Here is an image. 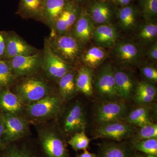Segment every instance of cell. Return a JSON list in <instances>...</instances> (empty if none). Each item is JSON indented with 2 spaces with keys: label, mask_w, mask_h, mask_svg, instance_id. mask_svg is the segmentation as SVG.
Instances as JSON below:
<instances>
[{
  "label": "cell",
  "mask_w": 157,
  "mask_h": 157,
  "mask_svg": "<svg viewBox=\"0 0 157 157\" xmlns=\"http://www.w3.org/2000/svg\"><path fill=\"white\" fill-rule=\"evenodd\" d=\"M59 94L51 93L43 99L25 106L22 117L29 122L38 124L58 118L64 109Z\"/></svg>",
  "instance_id": "obj_1"
},
{
  "label": "cell",
  "mask_w": 157,
  "mask_h": 157,
  "mask_svg": "<svg viewBox=\"0 0 157 157\" xmlns=\"http://www.w3.org/2000/svg\"><path fill=\"white\" fill-rule=\"evenodd\" d=\"M45 41L56 55L73 67L81 60L84 45L73 36L72 32L61 35L52 33Z\"/></svg>",
  "instance_id": "obj_2"
},
{
  "label": "cell",
  "mask_w": 157,
  "mask_h": 157,
  "mask_svg": "<svg viewBox=\"0 0 157 157\" xmlns=\"http://www.w3.org/2000/svg\"><path fill=\"white\" fill-rule=\"evenodd\" d=\"M38 137L43 151L47 157H69L64 140L53 125L38 124Z\"/></svg>",
  "instance_id": "obj_3"
},
{
  "label": "cell",
  "mask_w": 157,
  "mask_h": 157,
  "mask_svg": "<svg viewBox=\"0 0 157 157\" xmlns=\"http://www.w3.org/2000/svg\"><path fill=\"white\" fill-rule=\"evenodd\" d=\"M33 76L23 78L16 85L13 92L21 99L25 106L41 100L52 93L44 79Z\"/></svg>",
  "instance_id": "obj_4"
},
{
  "label": "cell",
  "mask_w": 157,
  "mask_h": 157,
  "mask_svg": "<svg viewBox=\"0 0 157 157\" xmlns=\"http://www.w3.org/2000/svg\"><path fill=\"white\" fill-rule=\"evenodd\" d=\"M146 49L133 40L118 41L112 48V56L119 64L136 67L144 64Z\"/></svg>",
  "instance_id": "obj_5"
},
{
  "label": "cell",
  "mask_w": 157,
  "mask_h": 157,
  "mask_svg": "<svg viewBox=\"0 0 157 157\" xmlns=\"http://www.w3.org/2000/svg\"><path fill=\"white\" fill-rule=\"evenodd\" d=\"M127 104L121 101H105L98 104L94 113V119L99 125L124 121L128 113Z\"/></svg>",
  "instance_id": "obj_6"
},
{
  "label": "cell",
  "mask_w": 157,
  "mask_h": 157,
  "mask_svg": "<svg viewBox=\"0 0 157 157\" xmlns=\"http://www.w3.org/2000/svg\"><path fill=\"white\" fill-rule=\"evenodd\" d=\"M4 124L2 141L5 146L25 137L28 133L30 123L22 116L0 113Z\"/></svg>",
  "instance_id": "obj_7"
},
{
  "label": "cell",
  "mask_w": 157,
  "mask_h": 157,
  "mask_svg": "<svg viewBox=\"0 0 157 157\" xmlns=\"http://www.w3.org/2000/svg\"><path fill=\"white\" fill-rule=\"evenodd\" d=\"M105 101L117 100L119 98L116 87L113 67L105 64L97 73L94 82V90Z\"/></svg>",
  "instance_id": "obj_8"
},
{
  "label": "cell",
  "mask_w": 157,
  "mask_h": 157,
  "mask_svg": "<svg viewBox=\"0 0 157 157\" xmlns=\"http://www.w3.org/2000/svg\"><path fill=\"white\" fill-rule=\"evenodd\" d=\"M63 114L62 128L65 134L73 135L77 132L85 131L87 120L84 107L81 102L73 103L62 113Z\"/></svg>",
  "instance_id": "obj_9"
},
{
  "label": "cell",
  "mask_w": 157,
  "mask_h": 157,
  "mask_svg": "<svg viewBox=\"0 0 157 157\" xmlns=\"http://www.w3.org/2000/svg\"><path fill=\"white\" fill-rule=\"evenodd\" d=\"M6 60L16 79L37 73L42 68V56L38 52L29 55L19 56Z\"/></svg>",
  "instance_id": "obj_10"
},
{
  "label": "cell",
  "mask_w": 157,
  "mask_h": 157,
  "mask_svg": "<svg viewBox=\"0 0 157 157\" xmlns=\"http://www.w3.org/2000/svg\"><path fill=\"white\" fill-rule=\"evenodd\" d=\"M42 68L47 77L56 82L74 69L73 66L56 55L46 41L42 55Z\"/></svg>",
  "instance_id": "obj_11"
},
{
  "label": "cell",
  "mask_w": 157,
  "mask_h": 157,
  "mask_svg": "<svg viewBox=\"0 0 157 157\" xmlns=\"http://www.w3.org/2000/svg\"><path fill=\"white\" fill-rule=\"evenodd\" d=\"M137 130L136 127L125 122H116L99 125L94 132V136L95 138H104L121 142L132 138Z\"/></svg>",
  "instance_id": "obj_12"
},
{
  "label": "cell",
  "mask_w": 157,
  "mask_h": 157,
  "mask_svg": "<svg viewBox=\"0 0 157 157\" xmlns=\"http://www.w3.org/2000/svg\"><path fill=\"white\" fill-rule=\"evenodd\" d=\"M113 67L119 98L129 100L133 98L137 83L134 73L124 68Z\"/></svg>",
  "instance_id": "obj_13"
},
{
  "label": "cell",
  "mask_w": 157,
  "mask_h": 157,
  "mask_svg": "<svg viewBox=\"0 0 157 157\" xmlns=\"http://www.w3.org/2000/svg\"><path fill=\"white\" fill-rule=\"evenodd\" d=\"M81 11V9L76 3L68 2L52 27V33L61 35L71 32Z\"/></svg>",
  "instance_id": "obj_14"
},
{
  "label": "cell",
  "mask_w": 157,
  "mask_h": 157,
  "mask_svg": "<svg viewBox=\"0 0 157 157\" xmlns=\"http://www.w3.org/2000/svg\"><path fill=\"white\" fill-rule=\"evenodd\" d=\"M6 49L2 59L8 60L19 56L29 55L36 53V50L17 34L4 35Z\"/></svg>",
  "instance_id": "obj_15"
},
{
  "label": "cell",
  "mask_w": 157,
  "mask_h": 157,
  "mask_svg": "<svg viewBox=\"0 0 157 157\" xmlns=\"http://www.w3.org/2000/svg\"><path fill=\"white\" fill-rule=\"evenodd\" d=\"M95 27V24L87 9H84L81 10L71 32L78 41L85 45L92 39Z\"/></svg>",
  "instance_id": "obj_16"
},
{
  "label": "cell",
  "mask_w": 157,
  "mask_h": 157,
  "mask_svg": "<svg viewBox=\"0 0 157 157\" xmlns=\"http://www.w3.org/2000/svg\"><path fill=\"white\" fill-rule=\"evenodd\" d=\"M144 21L133 32L132 40L146 49L157 42V23L156 19Z\"/></svg>",
  "instance_id": "obj_17"
},
{
  "label": "cell",
  "mask_w": 157,
  "mask_h": 157,
  "mask_svg": "<svg viewBox=\"0 0 157 157\" xmlns=\"http://www.w3.org/2000/svg\"><path fill=\"white\" fill-rule=\"evenodd\" d=\"M25 105L9 88L0 90V113L22 116Z\"/></svg>",
  "instance_id": "obj_18"
},
{
  "label": "cell",
  "mask_w": 157,
  "mask_h": 157,
  "mask_svg": "<svg viewBox=\"0 0 157 157\" xmlns=\"http://www.w3.org/2000/svg\"><path fill=\"white\" fill-rule=\"evenodd\" d=\"M118 31L111 24L96 27L93 38L97 46L104 48H112L118 41Z\"/></svg>",
  "instance_id": "obj_19"
},
{
  "label": "cell",
  "mask_w": 157,
  "mask_h": 157,
  "mask_svg": "<svg viewBox=\"0 0 157 157\" xmlns=\"http://www.w3.org/2000/svg\"><path fill=\"white\" fill-rule=\"evenodd\" d=\"M95 24L98 25L110 24L113 19V9L107 2L94 0L87 9Z\"/></svg>",
  "instance_id": "obj_20"
},
{
  "label": "cell",
  "mask_w": 157,
  "mask_h": 157,
  "mask_svg": "<svg viewBox=\"0 0 157 157\" xmlns=\"http://www.w3.org/2000/svg\"><path fill=\"white\" fill-rule=\"evenodd\" d=\"M135 149L126 142H104L99 145L98 157H134Z\"/></svg>",
  "instance_id": "obj_21"
},
{
  "label": "cell",
  "mask_w": 157,
  "mask_h": 157,
  "mask_svg": "<svg viewBox=\"0 0 157 157\" xmlns=\"http://www.w3.org/2000/svg\"><path fill=\"white\" fill-rule=\"evenodd\" d=\"M139 9L129 5L122 6L118 10L117 16L121 29L125 33L133 32L139 23Z\"/></svg>",
  "instance_id": "obj_22"
},
{
  "label": "cell",
  "mask_w": 157,
  "mask_h": 157,
  "mask_svg": "<svg viewBox=\"0 0 157 157\" xmlns=\"http://www.w3.org/2000/svg\"><path fill=\"white\" fill-rule=\"evenodd\" d=\"M94 69L86 66L80 67L76 72V86L78 92L86 97H91L94 93Z\"/></svg>",
  "instance_id": "obj_23"
},
{
  "label": "cell",
  "mask_w": 157,
  "mask_h": 157,
  "mask_svg": "<svg viewBox=\"0 0 157 157\" xmlns=\"http://www.w3.org/2000/svg\"><path fill=\"white\" fill-rule=\"evenodd\" d=\"M76 71L73 69L57 82L58 83L59 96L64 102L73 99L78 93L76 86Z\"/></svg>",
  "instance_id": "obj_24"
},
{
  "label": "cell",
  "mask_w": 157,
  "mask_h": 157,
  "mask_svg": "<svg viewBox=\"0 0 157 157\" xmlns=\"http://www.w3.org/2000/svg\"><path fill=\"white\" fill-rule=\"evenodd\" d=\"M157 93V88L154 83L144 80L137 82L133 98L137 104L147 105L155 99Z\"/></svg>",
  "instance_id": "obj_25"
},
{
  "label": "cell",
  "mask_w": 157,
  "mask_h": 157,
  "mask_svg": "<svg viewBox=\"0 0 157 157\" xmlns=\"http://www.w3.org/2000/svg\"><path fill=\"white\" fill-rule=\"evenodd\" d=\"M68 2L67 0H44L42 20L46 25L52 27Z\"/></svg>",
  "instance_id": "obj_26"
},
{
  "label": "cell",
  "mask_w": 157,
  "mask_h": 157,
  "mask_svg": "<svg viewBox=\"0 0 157 157\" xmlns=\"http://www.w3.org/2000/svg\"><path fill=\"white\" fill-rule=\"evenodd\" d=\"M107 52L105 48L98 46H93L83 52L81 61L84 66L93 69H97L105 61L107 56Z\"/></svg>",
  "instance_id": "obj_27"
},
{
  "label": "cell",
  "mask_w": 157,
  "mask_h": 157,
  "mask_svg": "<svg viewBox=\"0 0 157 157\" xmlns=\"http://www.w3.org/2000/svg\"><path fill=\"white\" fill-rule=\"evenodd\" d=\"M124 122L138 128L153 123L149 108L147 105H140L128 113Z\"/></svg>",
  "instance_id": "obj_28"
},
{
  "label": "cell",
  "mask_w": 157,
  "mask_h": 157,
  "mask_svg": "<svg viewBox=\"0 0 157 157\" xmlns=\"http://www.w3.org/2000/svg\"><path fill=\"white\" fill-rule=\"evenodd\" d=\"M44 0H21L20 11L22 16L43 19Z\"/></svg>",
  "instance_id": "obj_29"
},
{
  "label": "cell",
  "mask_w": 157,
  "mask_h": 157,
  "mask_svg": "<svg viewBox=\"0 0 157 157\" xmlns=\"http://www.w3.org/2000/svg\"><path fill=\"white\" fill-rule=\"evenodd\" d=\"M157 138V125L151 123L139 128L132 137V144L151 138Z\"/></svg>",
  "instance_id": "obj_30"
},
{
  "label": "cell",
  "mask_w": 157,
  "mask_h": 157,
  "mask_svg": "<svg viewBox=\"0 0 157 157\" xmlns=\"http://www.w3.org/2000/svg\"><path fill=\"white\" fill-rule=\"evenodd\" d=\"M140 14L144 20L156 19L157 0H139Z\"/></svg>",
  "instance_id": "obj_31"
},
{
  "label": "cell",
  "mask_w": 157,
  "mask_h": 157,
  "mask_svg": "<svg viewBox=\"0 0 157 157\" xmlns=\"http://www.w3.org/2000/svg\"><path fill=\"white\" fill-rule=\"evenodd\" d=\"M14 80L15 78L8 62L0 59V90L9 88Z\"/></svg>",
  "instance_id": "obj_32"
},
{
  "label": "cell",
  "mask_w": 157,
  "mask_h": 157,
  "mask_svg": "<svg viewBox=\"0 0 157 157\" xmlns=\"http://www.w3.org/2000/svg\"><path fill=\"white\" fill-rule=\"evenodd\" d=\"M135 150L146 155L157 156V138H151L132 144Z\"/></svg>",
  "instance_id": "obj_33"
},
{
  "label": "cell",
  "mask_w": 157,
  "mask_h": 157,
  "mask_svg": "<svg viewBox=\"0 0 157 157\" xmlns=\"http://www.w3.org/2000/svg\"><path fill=\"white\" fill-rule=\"evenodd\" d=\"M90 140L85 133V131L77 132L73 135L68 143L75 151L86 150L89 146Z\"/></svg>",
  "instance_id": "obj_34"
},
{
  "label": "cell",
  "mask_w": 157,
  "mask_h": 157,
  "mask_svg": "<svg viewBox=\"0 0 157 157\" xmlns=\"http://www.w3.org/2000/svg\"><path fill=\"white\" fill-rule=\"evenodd\" d=\"M0 157H35L29 151L11 144L0 149Z\"/></svg>",
  "instance_id": "obj_35"
},
{
  "label": "cell",
  "mask_w": 157,
  "mask_h": 157,
  "mask_svg": "<svg viewBox=\"0 0 157 157\" xmlns=\"http://www.w3.org/2000/svg\"><path fill=\"white\" fill-rule=\"evenodd\" d=\"M140 71L141 76L145 81L152 83L157 82V70L152 64H143L140 66Z\"/></svg>",
  "instance_id": "obj_36"
},
{
  "label": "cell",
  "mask_w": 157,
  "mask_h": 157,
  "mask_svg": "<svg viewBox=\"0 0 157 157\" xmlns=\"http://www.w3.org/2000/svg\"><path fill=\"white\" fill-rule=\"evenodd\" d=\"M145 57L154 63L157 61V42L153 44L145 50Z\"/></svg>",
  "instance_id": "obj_37"
},
{
  "label": "cell",
  "mask_w": 157,
  "mask_h": 157,
  "mask_svg": "<svg viewBox=\"0 0 157 157\" xmlns=\"http://www.w3.org/2000/svg\"><path fill=\"white\" fill-rule=\"evenodd\" d=\"M6 49V42L4 36L0 34V59L2 58Z\"/></svg>",
  "instance_id": "obj_38"
},
{
  "label": "cell",
  "mask_w": 157,
  "mask_h": 157,
  "mask_svg": "<svg viewBox=\"0 0 157 157\" xmlns=\"http://www.w3.org/2000/svg\"><path fill=\"white\" fill-rule=\"evenodd\" d=\"M3 132H4V124H3L2 121L0 117V149H2L6 146L3 144L2 141Z\"/></svg>",
  "instance_id": "obj_39"
},
{
  "label": "cell",
  "mask_w": 157,
  "mask_h": 157,
  "mask_svg": "<svg viewBox=\"0 0 157 157\" xmlns=\"http://www.w3.org/2000/svg\"><path fill=\"white\" fill-rule=\"evenodd\" d=\"M76 157H98V155L88 151L87 150H84L81 154L78 155Z\"/></svg>",
  "instance_id": "obj_40"
},
{
  "label": "cell",
  "mask_w": 157,
  "mask_h": 157,
  "mask_svg": "<svg viewBox=\"0 0 157 157\" xmlns=\"http://www.w3.org/2000/svg\"><path fill=\"white\" fill-rule=\"evenodd\" d=\"M116 2L118 5L122 6H128L129 5L132 0H114Z\"/></svg>",
  "instance_id": "obj_41"
},
{
  "label": "cell",
  "mask_w": 157,
  "mask_h": 157,
  "mask_svg": "<svg viewBox=\"0 0 157 157\" xmlns=\"http://www.w3.org/2000/svg\"><path fill=\"white\" fill-rule=\"evenodd\" d=\"M144 157H157V156L154 155H146Z\"/></svg>",
  "instance_id": "obj_42"
},
{
  "label": "cell",
  "mask_w": 157,
  "mask_h": 157,
  "mask_svg": "<svg viewBox=\"0 0 157 157\" xmlns=\"http://www.w3.org/2000/svg\"><path fill=\"white\" fill-rule=\"evenodd\" d=\"M144 157V156H143L141 155H140L137 154H135V157Z\"/></svg>",
  "instance_id": "obj_43"
},
{
  "label": "cell",
  "mask_w": 157,
  "mask_h": 157,
  "mask_svg": "<svg viewBox=\"0 0 157 157\" xmlns=\"http://www.w3.org/2000/svg\"><path fill=\"white\" fill-rule=\"evenodd\" d=\"M76 1H78V2H83V1H86V0H76Z\"/></svg>",
  "instance_id": "obj_44"
}]
</instances>
